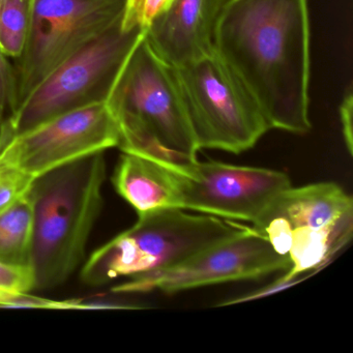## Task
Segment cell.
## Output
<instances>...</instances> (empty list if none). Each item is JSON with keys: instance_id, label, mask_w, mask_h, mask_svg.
<instances>
[{"instance_id": "cell-1", "label": "cell", "mask_w": 353, "mask_h": 353, "mask_svg": "<svg viewBox=\"0 0 353 353\" xmlns=\"http://www.w3.org/2000/svg\"><path fill=\"white\" fill-rule=\"evenodd\" d=\"M214 51L259 105L270 129L311 130L307 0H228Z\"/></svg>"}, {"instance_id": "cell-2", "label": "cell", "mask_w": 353, "mask_h": 353, "mask_svg": "<svg viewBox=\"0 0 353 353\" xmlns=\"http://www.w3.org/2000/svg\"><path fill=\"white\" fill-rule=\"evenodd\" d=\"M121 131V152H132L176 169L197 161L199 152L176 70L148 44L136 45L107 99Z\"/></svg>"}, {"instance_id": "cell-3", "label": "cell", "mask_w": 353, "mask_h": 353, "mask_svg": "<svg viewBox=\"0 0 353 353\" xmlns=\"http://www.w3.org/2000/svg\"><path fill=\"white\" fill-rule=\"evenodd\" d=\"M104 152L74 161L34 179L36 290L67 282L85 261L90 235L102 214Z\"/></svg>"}, {"instance_id": "cell-4", "label": "cell", "mask_w": 353, "mask_h": 353, "mask_svg": "<svg viewBox=\"0 0 353 353\" xmlns=\"http://www.w3.org/2000/svg\"><path fill=\"white\" fill-rule=\"evenodd\" d=\"M248 225L181 208L138 214L131 228L101 245L82 264V282L102 286L171 268L200 250L241 232Z\"/></svg>"}, {"instance_id": "cell-5", "label": "cell", "mask_w": 353, "mask_h": 353, "mask_svg": "<svg viewBox=\"0 0 353 353\" xmlns=\"http://www.w3.org/2000/svg\"><path fill=\"white\" fill-rule=\"evenodd\" d=\"M252 227L276 253L289 258L288 276L314 274L352 239V197L334 183L291 185Z\"/></svg>"}, {"instance_id": "cell-6", "label": "cell", "mask_w": 353, "mask_h": 353, "mask_svg": "<svg viewBox=\"0 0 353 353\" xmlns=\"http://www.w3.org/2000/svg\"><path fill=\"white\" fill-rule=\"evenodd\" d=\"M143 30H121V22L53 72L0 125V148L12 138L49 119L104 102Z\"/></svg>"}, {"instance_id": "cell-7", "label": "cell", "mask_w": 353, "mask_h": 353, "mask_svg": "<svg viewBox=\"0 0 353 353\" xmlns=\"http://www.w3.org/2000/svg\"><path fill=\"white\" fill-rule=\"evenodd\" d=\"M175 70L199 150L241 154L270 131L251 92L216 51Z\"/></svg>"}, {"instance_id": "cell-8", "label": "cell", "mask_w": 353, "mask_h": 353, "mask_svg": "<svg viewBox=\"0 0 353 353\" xmlns=\"http://www.w3.org/2000/svg\"><path fill=\"white\" fill-rule=\"evenodd\" d=\"M125 3L36 0L23 51L11 63L13 94L8 115L65 61L121 22Z\"/></svg>"}, {"instance_id": "cell-9", "label": "cell", "mask_w": 353, "mask_h": 353, "mask_svg": "<svg viewBox=\"0 0 353 353\" xmlns=\"http://www.w3.org/2000/svg\"><path fill=\"white\" fill-rule=\"evenodd\" d=\"M287 256L276 253L270 241L248 225L243 231L216 241L179 263L113 287L115 293L161 291L177 293L199 287L257 280L290 268Z\"/></svg>"}, {"instance_id": "cell-10", "label": "cell", "mask_w": 353, "mask_h": 353, "mask_svg": "<svg viewBox=\"0 0 353 353\" xmlns=\"http://www.w3.org/2000/svg\"><path fill=\"white\" fill-rule=\"evenodd\" d=\"M121 131L108 102H97L49 119L12 138L0 161L37 179L74 161L119 148Z\"/></svg>"}, {"instance_id": "cell-11", "label": "cell", "mask_w": 353, "mask_h": 353, "mask_svg": "<svg viewBox=\"0 0 353 353\" xmlns=\"http://www.w3.org/2000/svg\"><path fill=\"white\" fill-rule=\"evenodd\" d=\"M179 174L183 210L251 224L291 187L281 171L216 161L197 160L179 169Z\"/></svg>"}, {"instance_id": "cell-12", "label": "cell", "mask_w": 353, "mask_h": 353, "mask_svg": "<svg viewBox=\"0 0 353 353\" xmlns=\"http://www.w3.org/2000/svg\"><path fill=\"white\" fill-rule=\"evenodd\" d=\"M228 0H173L145 30L152 50L181 68L214 52V32Z\"/></svg>"}, {"instance_id": "cell-13", "label": "cell", "mask_w": 353, "mask_h": 353, "mask_svg": "<svg viewBox=\"0 0 353 353\" xmlns=\"http://www.w3.org/2000/svg\"><path fill=\"white\" fill-rule=\"evenodd\" d=\"M121 152L111 179L112 185L137 214L181 208L179 169L143 154Z\"/></svg>"}, {"instance_id": "cell-14", "label": "cell", "mask_w": 353, "mask_h": 353, "mask_svg": "<svg viewBox=\"0 0 353 353\" xmlns=\"http://www.w3.org/2000/svg\"><path fill=\"white\" fill-rule=\"evenodd\" d=\"M30 191L0 214V261L32 266L34 205Z\"/></svg>"}, {"instance_id": "cell-15", "label": "cell", "mask_w": 353, "mask_h": 353, "mask_svg": "<svg viewBox=\"0 0 353 353\" xmlns=\"http://www.w3.org/2000/svg\"><path fill=\"white\" fill-rule=\"evenodd\" d=\"M36 0L0 1V51L15 59L21 55L28 38Z\"/></svg>"}, {"instance_id": "cell-16", "label": "cell", "mask_w": 353, "mask_h": 353, "mask_svg": "<svg viewBox=\"0 0 353 353\" xmlns=\"http://www.w3.org/2000/svg\"><path fill=\"white\" fill-rule=\"evenodd\" d=\"M34 179L17 167L0 161V214L26 195Z\"/></svg>"}, {"instance_id": "cell-17", "label": "cell", "mask_w": 353, "mask_h": 353, "mask_svg": "<svg viewBox=\"0 0 353 353\" xmlns=\"http://www.w3.org/2000/svg\"><path fill=\"white\" fill-rule=\"evenodd\" d=\"M173 0H125L121 30L125 32L146 28L152 20L171 5Z\"/></svg>"}, {"instance_id": "cell-18", "label": "cell", "mask_w": 353, "mask_h": 353, "mask_svg": "<svg viewBox=\"0 0 353 353\" xmlns=\"http://www.w3.org/2000/svg\"><path fill=\"white\" fill-rule=\"evenodd\" d=\"M0 290L11 293H30L36 290L32 266L13 265L0 261Z\"/></svg>"}, {"instance_id": "cell-19", "label": "cell", "mask_w": 353, "mask_h": 353, "mask_svg": "<svg viewBox=\"0 0 353 353\" xmlns=\"http://www.w3.org/2000/svg\"><path fill=\"white\" fill-rule=\"evenodd\" d=\"M313 274H303V276H290L284 272V274L281 276L278 280L274 281L270 284L262 287V288L257 289V290L252 291V292L247 293V294L241 295L239 297H234L232 299L224 301V303H219L218 305H235V303H245V301H255L258 299H263V297L268 296V295L274 294V293L280 292L284 289L289 288L293 285L299 284L301 281L305 280L309 276Z\"/></svg>"}, {"instance_id": "cell-20", "label": "cell", "mask_w": 353, "mask_h": 353, "mask_svg": "<svg viewBox=\"0 0 353 353\" xmlns=\"http://www.w3.org/2000/svg\"><path fill=\"white\" fill-rule=\"evenodd\" d=\"M9 57L0 51V121L9 113L13 94V79H12V65Z\"/></svg>"}, {"instance_id": "cell-21", "label": "cell", "mask_w": 353, "mask_h": 353, "mask_svg": "<svg viewBox=\"0 0 353 353\" xmlns=\"http://www.w3.org/2000/svg\"><path fill=\"white\" fill-rule=\"evenodd\" d=\"M340 117L345 145H346L347 150L351 156L353 148V98L351 88H349L348 92L343 99L342 104L340 106Z\"/></svg>"}, {"instance_id": "cell-22", "label": "cell", "mask_w": 353, "mask_h": 353, "mask_svg": "<svg viewBox=\"0 0 353 353\" xmlns=\"http://www.w3.org/2000/svg\"><path fill=\"white\" fill-rule=\"evenodd\" d=\"M15 294H20V293H11L0 290V301H5V299H9V297L13 296Z\"/></svg>"}, {"instance_id": "cell-23", "label": "cell", "mask_w": 353, "mask_h": 353, "mask_svg": "<svg viewBox=\"0 0 353 353\" xmlns=\"http://www.w3.org/2000/svg\"><path fill=\"white\" fill-rule=\"evenodd\" d=\"M0 125H1V121H0Z\"/></svg>"}]
</instances>
